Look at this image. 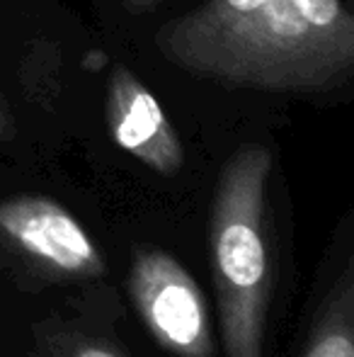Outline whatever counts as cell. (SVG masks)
Wrapping results in <instances>:
<instances>
[{"label":"cell","instance_id":"obj_1","mask_svg":"<svg viewBox=\"0 0 354 357\" xmlns=\"http://www.w3.org/2000/svg\"><path fill=\"white\" fill-rule=\"evenodd\" d=\"M168 61L228 88L321 93L354 66L342 0H204L156 34Z\"/></svg>","mask_w":354,"mask_h":357},{"label":"cell","instance_id":"obj_2","mask_svg":"<svg viewBox=\"0 0 354 357\" xmlns=\"http://www.w3.org/2000/svg\"><path fill=\"white\" fill-rule=\"evenodd\" d=\"M272 153L241 146L221 170L211 204L209 250L226 357H265L277 253L267 214Z\"/></svg>","mask_w":354,"mask_h":357},{"label":"cell","instance_id":"obj_3","mask_svg":"<svg viewBox=\"0 0 354 357\" xmlns=\"http://www.w3.org/2000/svg\"><path fill=\"white\" fill-rule=\"evenodd\" d=\"M0 263L24 284L95 282L107 260L86 226L63 204L42 195L0 199Z\"/></svg>","mask_w":354,"mask_h":357},{"label":"cell","instance_id":"obj_4","mask_svg":"<svg viewBox=\"0 0 354 357\" xmlns=\"http://www.w3.org/2000/svg\"><path fill=\"white\" fill-rule=\"evenodd\" d=\"M129 296L151 338L172 357H216L207 296L168 250L136 245Z\"/></svg>","mask_w":354,"mask_h":357},{"label":"cell","instance_id":"obj_5","mask_svg":"<svg viewBox=\"0 0 354 357\" xmlns=\"http://www.w3.org/2000/svg\"><path fill=\"white\" fill-rule=\"evenodd\" d=\"M107 124L114 144L158 175H175L184 149L158 98L127 66H114L107 90Z\"/></svg>","mask_w":354,"mask_h":357},{"label":"cell","instance_id":"obj_6","mask_svg":"<svg viewBox=\"0 0 354 357\" xmlns=\"http://www.w3.org/2000/svg\"><path fill=\"white\" fill-rule=\"evenodd\" d=\"M301 357H354V268L347 263L323 296Z\"/></svg>","mask_w":354,"mask_h":357},{"label":"cell","instance_id":"obj_7","mask_svg":"<svg viewBox=\"0 0 354 357\" xmlns=\"http://www.w3.org/2000/svg\"><path fill=\"white\" fill-rule=\"evenodd\" d=\"M32 331L47 357H129L117 340L73 321L44 319Z\"/></svg>","mask_w":354,"mask_h":357},{"label":"cell","instance_id":"obj_8","mask_svg":"<svg viewBox=\"0 0 354 357\" xmlns=\"http://www.w3.org/2000/svg\"><path fill=\"white\" fill-rule=\"evenodd\" d=\"M158 3H168V0H127V5H131V8H136V10H148Z\"/></svg>","mask_w":354,"mask_h":357},{"label":"cell","instance_id":"obj_9","mask_svg":"<svg viewBox=\"0 0 354 357\" xmlns=\"http://www.w3.org/2000/svg\"><path fill=\"white\" fill-rule=\"evenodd\" d=\"M0 134H3V107H0Z\"/></svg>","mask_w":354,"mask_h":357}]
</instances>
